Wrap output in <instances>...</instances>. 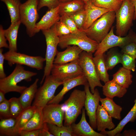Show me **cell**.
I'll return each mask as SVG.
<instances>
[{
  "instance_id": "13",
  "label": "cell",
  "mask_w": 136,
  "mask_h": 136,
  "mask_svg": "<svg viewBox=\"0 0 136 136\" xmlns=\"http://www.w3.org/2000/svg\"><path fill=\"white\" fill-rule=\"evenodd\" d=\"M84 86L86 93L84 106L89 117L90 125L95 130L97 128L96 113L101 97L99 91L97 88L95 89L94 93H92L90 91L88 83Z\"/></svg>"
},
{
  "instance_id": "20",
  "label": "cell",
  "mask_w": 136,
  "mask_h": 136,
  "mask_svg": "<svg viewBox=\"0 0 136 136\" xmlns=\"http://www.w3.org/2000/svg\"><path fill=\"white\" fill-rule=\"evenodd\" d=\"M96 129L98 131L103 132L106 129L111 130L115 125L112 121V117L101 105H99L96 113Z\"/></svg>"
},
{
  "instance_id": "44",
  "label": "cell",
  "mask_w": 136,
  "mask_h": 136,
  "mask_svg": "<svg viewBox=\"0 0 136 136\" xmlns=\"http://www.w3.org/2000/svg\"><path fill=\"white\" fill-rule=\"evenodd\" d=\"M6 38L5 34V29L1 25L0 26V48H9V45L6 42Z\"/></svg>"
},
{
  "instance_id": "39",
  "label": "cell",
  "mask_w": 136,
  "mask_h": 136,
  "mask_svg": "<svg viewBox=\"0 0 136 136\" xmlns=\"http://www.w3.org/2000/svg\"><path fill=\"white\" fill-rule=\"evenodd\" d=\"M135 62V59L128 54L122 53L121 63L123 67L134 72Z\"/></svg>"
},
{
  "instance_id": "53",
  "label": "cell",
  "mask_w": 136,
  "mask_h": 136,
  "mask_svg": "<svg viewBox=\"0 0 136 136\" xmlns=\"http://www.w3.org/2000/svg\"><path fill=\"white\" fill-rule=\"evenodd\" d=\"M134 42L136 44V36H135V38H134Z\"/></svg>"
},
{
  "instance_id": "21",
  "label": "cell",
  "mask_w": 136,
  "mask_h": 136,
  "mask_svg": "<svg viewBox=\"0 0 136 136\" xmlns=\"http://www.w3.org/2000/svg\"><path fill=\"white\" fill-rule=\"evenodd\" d=\"M134 103V104L130 111L114 129L108 131L105 130L100 133L106 136H117L120 133L124 127L128 122H134L136 119V98Z\"/></svg>"
},
{
  "instance_id": "37",
  "label": "cell",
  "mask_w": 136,
  "mask_h": 136,
  "mask_svg": "<svg viewBox=\"0 0 136 136\" xmlns=\"http://www.w3.org/2000/svg\"><path fill=\"white\" fill-rule=\"evenodd\" d=\"M70 16L73 20L79 29L82 31L86 17L85 8L75 13Z\"/></svg>"
},
{
  "instance_id": "27",
  "label": "cell",
  "mask_w": 136,
  "mask_h": 136,
  "mask_svg": "<svg viewBox=\"0 0 136 136\" xmlns=\"http://www.w3.org/2000/svg\"><path fill=\"white\" fill-rule=\"evenodd\" d=\"M132 76L131 71L121 67L113 76V79L121 86L128 88L132 83Z\"/></svg>"
},
{
  "instance_id": "34",
  "label": "cell",
  "mask_w": 136,
  "mask_h": 136,
  "mask_svg": "<svg viewBox=\"0 0 136 136\" xmlns=\"http://www.w3.org/2000/svg\"><path fill=\"white\" fill-rule=\"evenodd\" d=\"M50 132L54 136H74L71 125L59 126L47 123Z\"/></svg>"
},
{
  "instance_id": "8",
  "label": "cell",
  "mask_w": 136,
  "mask_h": 136,
  "mask_svg": "<svg viewBox=\"0 0 136 136\" xmlns=\"http://www.w3.org/2000/svg\"><path fill=\"white\" fill-rule=\"evenodd\" d=\"M60 41L58 46L62 49L71 45L77 46L83 51L93 53L97 48L98 44L92 40L82 31L80 33L70 34L59 37Z\"/></svg>"
},
{
  "instance_id": "33",
  "label": "cell",
  "mask_w": 136,
  "mask_h": 136,
  "mask_svg": "<svg viewBox=\"0 0 136 136\" xmlns=\"http://www.w3.org/2000/svg\"><path fill=\"white\" fill-rule=\"evenodd\" d=\"M94 5L116 12L120 7L123 2L120 0H90Z\"/></svg>"
},
{
  "instance_id": "19",
  "label": "cell",
  "mask_w": 136,
  "mask_h": 136,
  "mask_svg": "<svg viewBox=\"0 0 136 136\" xmlns=\"http://www.w3.org/2000/svg\"><path fill=\"white\" fill-rule=\"evenodd\" d=\"M86 13L85 21L83 30L88 28L96 20L110 10L97 7L94 5L89 0L85 6Z\"/></svg>"
},
{
  "instance_id": "12",
  "label": "cell",
  "mask_w": 136,
  "mask_h": 136,
  "mask_svg": "<svg viewBox=\"0 0 136 136\" xmlns=\"http://www.w3.org/2000/svg\"><path fill=\"white\" fill-rule=\"evenodd\" d=\"M78 60L61 64H54L51 75L57 80L63 82L83 74Z\"/></svg>"
},
{
  "instance_id": "31",
  "label": "cell",
  "mask_w": 136,
  "mask_h": 136,
  "mask_svg": "<svg viewBox=\"0 0 136 136\" xmlns=\"http://www.w3.org/2000/svg\"><path fill=\"white\" fill-rule=\"evenodd\" d=\"M36 108L35 106L32 105L24 109L16 118V128L19 133L32 118Z\"/></svg>"
},
{
  "instance_id": "54",
  "label": "cell",
  "mask_w": 136,
  "mask_h": 136,
  "mask_svg": "<svg viewBox=\"0 0 136 136\" xmlns=\"http://www.w3.org/2000/svg\"><path fill=\"white\" fill-rule=\"evenodd\" d=\"M121 0V1H123L124 0Z\"/></svg>"
},
{
  "instance_id": "26",
  "label": "cell",
  "mask_w": 136,
  "mask_h": 136,
  "mask_svg": "<svg viewBox=\"0 0 136 136\" xmlns=\"http://www.w3.org/2000/svg\"><path fill=\"white\" fill-rule=\"evenodd\" d=\"M101 105L112 118L118 120L121 119V112L122 108L114 101L113 99L106 97L100 99Z\"/></svg>"
},
{
  "instance_id": "22",
  "label": "cell",
  "mask_w": 136,
  "mask_h": 136,
  "mask_svg": "<svg viewBox=\"0 0 136 136\" xmlns=\"http://www.w3.org/2000/svg\"><path fill=\"white\" fill-rule=\"evenodd\" d=\"M85 5L83 0H72L60 3L59 13L60 16L65 14L70 16L84 9Z\"/></svg>"
},
{
  "instance_id": "16",
  "label": "cell",
  "mask_w": 136,
  "mask_h": 136,
  "mask_svg": "<svg viewBox=\"0 0 136 136\" xmlns=\"http://www.w3.org/2000/svg\"><path fill=\"white\" fill-rule=\"evenodd\" d=\"M85 109H82L81 120L77 124L75 123L71 125L74 136H106L95 131L87 121Z\"/></svg>"
},
{
  "instance_id": "48",
  "label": "cell",
  "mask_w": 136,
  "mask_h": 136,
  "mask_svg": "<svg viewBox=\"0 0 136 136\" xmlns=\"http://www.w3.org/2000/svg\"><path fill=\"white\" fill-rule=\"evenodd\" d=\"M117 136H136V131L133 129L124 130L122 133H120Z\"/></svg>"
},
{
  "instance_id": "6",
  "label": "cell",
  "mask_w": 136,
  "mask_h": 136,
  "mask_svg": "<svg viewBox=\"0 0 136 136\" xmlns=\"http://www.w3.org/2000/svg\"><path fill=\"white\" fill-rule=\"evenodd\" d=\"M38 1L27 0L21 4L20 6V21L26 27L27 34L30 37H33L36 34V22L39 18Z\"/></svg>"
},
{
  "instance_id": "28",
  "label": "cell",
  "mask_w": 136,
  "mask_h": 136,
  "mask_svg": "<svg viewBox=\"0 0 136 136\" xmlns=\"http://www.w3.org/2000/svg\"><path fill=\"white\" fill-rule=\"evenodd\" d=\"M20 21L13 25L11 24L7 29H5V34L9 42V51L17 52V40Z\"/></svg>"
},
{
  "instance_id": "29",
  "label": "cell",
  "mask_w": 136,
  "mask_h": 136,
  "mask_svg": "<svg viewBox=\"0 0 136 136\" xmlns=\"http://www.w3.org/2000/svg\"><path fill=\"white\" fill-rule=\"evenodd\" d=\"M105 54L94 56L93 59L98 76L100 80L105 83L110 80L105 63Z\"/></svg>"
},
{
  "instance_id": "18",
  "label": "cell",
  "mask_w": 136,
  "mask_h": 136,
  "mask_svg": "<svg viewBox=\"0 0 136 136\" xmlns=\"http://www.w3.org/2000/svg\"><path fill=\"white\" fill-rule=\"evenodd\" d=\"M83 51L77 46H69L65 50L57 52L53 63L61 64L78 60L80 54Z\"/></svg>"
},
{
  "instance_id": "17",
  "label": "cell",
  "mask_w": 136,
  "mask_h": 136,
  "mask_svg": "<svg viewBox=\"0 0 136 136\" xmlns=\"http://www.w3.org/2000/svg\"><path fill=\"white\" fill-rule=\"evenodd\" d=\"M59 6L49 9L43 16L40 21L36 24L35 31L36 33L41 30L49 29L60 20Z\"/></svg>"
},
{
  "instance_id": "25",
  "label": "cell",
  "mask_w": 136,
  "mask_h": 136,
  "mask_svg": "<svg viewBox=\"0 0 136 136\" xmlns=\"http://www.w3.org/2000/svg\"><path fill=\"white\" fill-rule=\"evenodd\" d=\"M0 136L19 135L16 128V119L12 117L0 119Z\"/></svg>"
},
{
  "instance_id": "2",
  "label": "cell",
  "mask_w": 136,
  "mask_h": 136,
  "mask_svg": "<svg viewBox=\"0 0 136 136\" xmlns=\"http://www.w3.org/2000/svg\"><path fill=\"white\" fill-rule=\"evenodd\" d=\"M86 98L85 91L75 89L64 103L65 107L64 125L69 126L75 123L81 113Z\"/></svg>"
},
{
  "instance_id": "35",
  "label": "cell",
  "mask_w": 136,
  "mask_h": 136,
  "mask_svg": "<svg viewBox=\"0 0 136 136\" xmlns=\"http://www.w3.org/2000/svg\"><path fill=\"white\" fill-rule=\"evenodd\" d=\"M122 54L111 50L107 53L105 63L108 70L112 69L116 65L121 63Z\"/></svg>"
},
{
  "instance_id": "49",
  "label": "cell",
  "mask_w": 136,
  "mask_h": 136,
  "mask_svg": "<svg viewBox=\"0 0 136 136\" xmlns=\"http://www.w3.org/2000/svg\"><path fill=\"white\" fill-rule=\"evenodd\" d=\"M5 94L3 92L0 90V104L6 99L5 96Z\"/></svg>"
},
{
  "instance_id": "45",
  "label": "cell",
  "mask_w": 136,
  "mask_h": 136,
  "mask_svg": "<svg viewBox=\"0 0 136 136\" xmlns=\"http://www.w3.org/2000/svg\"><path fill=\"white\" fill-rule=\"evenodd\" d=\"M3 50L2 48L0 49V79L4 78L6 76L4 69V64L5 58L3 53Z\"/></svg>"
},
{
  "instance_id": "10",
  "label": "cell",
  "mask_w": 136,
  "mask_h": 136,
  "mask_svg": "<svg viewBox=\"0 0 136 136\" xmlns=\"http://www.w3.org/2000/svg\"><path fill=\"white\" fill-rule=\"evenodd\" d=\"M114 27L111 30L101 42L98 44L94 56H95L105 53L109 49L119 46L121 48L130 42H134L136 35L130 32L126 36L121 37L115 35L114 32Z\"/></svg>"
},
{
  "instance_id": "41",
  "label": "cell",
  "mask_w": 136,
  "mask_h": 136,
  "mask_svg": "<svg viewBox=\"0 0 136 136\" xmlns=\"http://www.w3.org/2000/svg\"><path fill=\"white\" fill-rule=\"evenodd\" d=\"M0 119L12 117L9 100L6 99L0 104Z\"/></svg>"
},
{
  "instance_id": "23",
  "label": "cell",
  "mask_w": 136,
  "mask_h": 136,
  "mask_svg": "<svg viewBox=\"0 0 136 136\" xmlns=\"http://www.w3.org/2000/svg\"><path fill=\"white\" fill-rule=\"evenodd\" d=\"M102 87L104 95L112 99L115 97H122L127 91V89L121 86L113 80L105 83Z\"/></svg>"
},
{
  "instance_id": "15",
  "label": "cell",
  "mask_w": 136,
  "mask_h": 136,
  "mask_svg": "<svg viewBox=\"0 0 136 136\" xmlns=\"http://www.w3.org/2000/svg\"><path fill=\"white\" fill-rule=\"evenodd\" d=\"M63 87L59 92L48 104H58L63 99L64 95L74 87L80 85H85L88 82L83 74L75 77L66 80L63 82Z\"/></svg>"
},
{
  "instance_id": "1",
  "label": "cell",
  "mask_w": 136,
  "mask_h": 136,
  "mask_svg": "<svg viewBox=\"0 0 136 136\" xmlns=\"http://www.w3.org/2000/svg\"><path fill=\"white\" fill-rule=\"evenodd\" d=\"M37 75L36 72L25 70L22 65L16 64L10 75L0 79V90L5 94L11 92L21 94L27 87L18 85V83L23 80L31 81L32 77Z\"/></svg>"
},
{
  "instance_id": "4",
  "label": "cell",
  "mask_w": 136,
  "mask_h": 136,
  "mask_svg": "<svg viewBox=\"0 0 136 136\" xmlns=\"http://www.w3.org/2000/svg\"><path fill=\"white\" fill-rule=\"evenodd\" d=\"M45 37L46 49L45 55L46 64L44 75L40 82L42 84L45 78L50 75L55 57L58 51L57 47L60 39L56 32L55 24L50 28L42 30Z\"/></svg>"
},
{
  "instance_id": "5",
  "label": "cell",
  "mask_w": 136,
  "mask_h": 136,
  "mask_svg": "<svg viewBox=\"0 0 136 136\" xmlns=\"http://www.w3.org/2000/svg\"><path fill=\"white\" fill-rule=\"evenodd\" d=\"M134 7L129 0H124L118 10L115 12L116 19V34L124 37L132 25Z\"/></svg>"
},
{
  "instance_id": "36",
  "label": "cell",
  "mask_w": 136,
  "mask_h": 136,
  "mask_svg": "<svg viewBox=\"0 0 136 136\" xmlns=\"http://www.w3.org/2000/svg\"><path fill=\"white\" fill-rule=\"evenodd\" d=\"M11 117L16 118L24 110L19 98L12 97L9 100Z\"/></svg>"
},
{
  "instance_id": "30",
  "label": "cell",
  "mask_w": 136,
  "mask_h": 136,
  "mask_svg": "<svg viewBox=\"0 0 136 136\" xmlns=\"http://www.w3.org/2000/svg\"><path fill=\"white\" fill-rule=\"evenodd\" d=\"M6 5L11 19V24L20 21V0H1Z\"/></svg>"
},
{
  "instance_id": "24",
  "label": "cell",
  "mask_w": 136,
  "mask_h": 136,
  "mask_svg": "<svg viewBox=\"0 0 136 136\" xmlns=\"http://www.w3.org/2000/svg\"><path fill=\"white\" fill-rule=\"evenodd\" d=\"M39 81L38 78L36 79L33 84L27 87L20 94L19 98L24 109L31 106L32 101L38 90Z\"/></svg>"
},
{
  "instance_id": "51",
  "label": "cell",
  "mask_w": 136,
  "mask_h": 136,
  "mask_svg": "<svg viewBox=\"0 0 136 136\" xmlns=\"http://www.w3.org/2000/svg\"><path fill=\"white\" fill-rule=\"evenodd\" d=\"M71 0H58L60 3L64 2Z\"/></svg>"
},
{
  "instance_id": "32",
  "label": "cell",
  "mask_w": 136,
  "mask_h": 136,
  "mask_svg": "<svg viewBox=\"0 0 136 136\" xmlns=\"http://www.w3.org/2000/svg\"><path fill=\"white\" fill-rule=\"evenodd\" d=\"M42 109L37 108L32 118L21 130H32L41 128L44 123Z\"/></svg>"
},
{
  "instance_id": "3",
  "label": "cell",
  "mask_w": 136,
  "mask_h": 136,
  "mask_svg": "<svg viewBox=\"0 0 136 136\" xmlns=\"http://www.w3.org/2000/svg\"><path fill=\"white\" fill-rule=\"evenodd\" d=\"M115 18V12L109 11L96 20L88 28L82 31L88 37L99 44L109 32Z\"/></svg>"
},
{
  "instance_id": "50",
  "label": "cell",
  "mask_w": 136,
  "mask_h": 136,
  "mask_svg": "<svg viewBox=\"0 0 136 136\" xmlns=\"http://www.w3.org/2000/svg\"><path fill=\"white\" fill-rule=\"evenodd\" d=\"M134 6L135 8V12L134 20L136 19V0H129Z\"/></svg>"
},
{
  "instance_id": "14",
  "label": "cell",
  "mask_w": 136,
  "mask_h": 136,
  "mask_svg": "<svg viewBox=\"0 0 136 136\" xmlns=\"http://www.w3.org/2000/svg\"><path fill=\"white\" fill-rule=\"evenodd\" d=\"M65 111L64 104H48L42 109L43 122L59 126L63 125Z\"/></svg>"
},
{
  "instance_id": "7",
  "label": "cell",
  "mask_w": 136,
  "mask_h": 136,
  "mask_svg": "<svg viewBox=\"0 0 136 136\" xmlns=\"http://www.w3.org/2000/svg\"><path fill=\"white\" fill-rule=\"evenodd\" d=\"M63 83L56 79L51 75L46 77L43 84L38 89L32 105L43 109L54 98L56 89Z\"/></svg>"
},
{
  "instance_id": "42",
  "label": "cell",
  "mask_w": 136,
  "mask_h": 136,
  "mask_svg": "<svg viewBox=\"0 0 136 136\" xmlns=\"http://www.w3.org/2000/svg\"><path fill=\"white\" fill-rule=\"evenodd\" d=\"M121 48L123 53L128 54L136 59V44L134 42L129 43Z\"/></svg>"
},
{
  "instance_id": "46",
  "label": "cell",
  "mask_w": 136,
  "mask_h": 136,
  "mask_svg": "<svg viewBox=\"0 0 136 136\" xmlns=\"http://www.w3.org/2000/svg\"><path fill=\"white\" fill-rule=\"evenodd\" d=\"M39 136H54L49 131L47 123L44 122L40 129Z\"/></svg>"
},
{
  "instance_id": "55",
  "label": "cell",
  "mask_w": 136,
  "mask_h": 136,
  "mask_svg": "<svg viewBox=\"0 0 136 136\" xmlns=\"http://www.w3.org/2000/svg\"></svg>"
},
{
  "instance_id": "40",
  "label": "cell",
  "mask_w": 136,
  "mask_h": 136,
  "mask_svg": "<svg viewBox=\"0 0 136 136\" xmlns=\"http://www.w3.org/2000/svg\"><path fill=\"white\" fill-rule=\"evenodd\" d=\"M55 25L56 32L59 37L72 33L66 24L60 20L55 24Z\"/></svg>"
},
{
  "instance_id": "52",
  "label": "cell",
  "mask_w": 136,
  "mask_h": 136,
  "mask_svg": "<svg viewBox=\"0 0 136 136\" xmlns=\"http://www.w3.org/2000/svg\"><path fill=\"white\" fill-rule=\"evenodd\" d=\"M85 3L86 4L89 0H83Z\"/></svg>"
},
{
  "instance_id": "38",
  "label": "cell",
  "mask_w": 136,
  "mask_h": 136,
  "mask_svg": "<svg viewBox=\"0 0 136 136\" xmlns=\"http://www.w3.org/2000/svg\"><path fill=\"white\" fill-rule=\"evenodd\" d=\"M60 20L66 24L72 33L78 34L82 31L79 29L73 20L69 16L65 14L62 15L60 16Z\"/></svg>"
},
{
  "instance_id": "11",
  "label": "cell",
  "mask_w": 136,
  "mask_h": 136,
  "mask_svg": "<svg viewBox=\"0 0 136 136\" xmlns=\"http://www.w3.org/2000/svg\"><path fill=\"white\" fill-rule=\"evenodd\" d=\"M5 60L10 66L15 64L23 65L40 70L43 69L45 58L28 55L17 52L8 51L4 53Z\"/></svg>"
},
{
  "instance_id": "9",
  "label": "cell",
  "mask_w": 136,
  "mask_h": 136,
  "mask_svg": "<svg viewBox=\"0 0 136 136\" xmlns=\"http://www.w3.org/2000/svg\"><path fill=\"white\" fill-rule=\"evenodd\" d=\"M92 54L91 53L83 51L80 55L78 61L83 74L87 80L91 92L93 93L96 87H101L103 85L97 73Z\"/></svg>"
},
{
  "instance_id": "47",
  "label": "cell",
  "mask_w": 136,
  "mask_h": 136,
  "mask_svg": "<svg viewBox=\"0 0 136 136\" xmlns=\"http://www.w3.org/2000/svg\"><path fill=\"white\" fill-rule=\"evenodd\" d=\"M40 129L29 131L21 130L19 133L21 136H39Z\"/></svg>"
},
{
  "instance_id": "43",
  "label": "cell",
  "mask_w": 136,
  "mask_h": 136,
  "mask_svg": "<svg viewBox=\"0 0 136 136\" xmlns=\"http://www.w3.org/2000/svg\"><path fill=\"white\" fill-rule=\"evenodd\" d=\"M60 2L58 0H39L38 10L39 11L44 7H47L49 10L58 7Z\"/></svg>"
}]
</instances>
